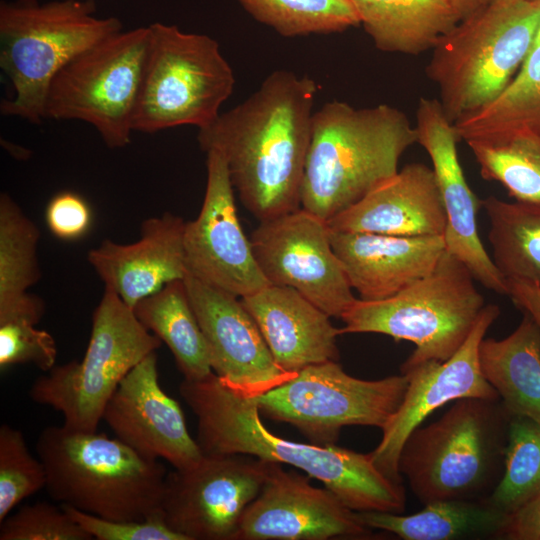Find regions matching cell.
<instances>
[{"label":"cell","mask_w":540,"mask_h":540,"mask_svg":"<svg viewBox=\"0 0 540 540\" xmlns=\"http://www.w3.org/2000/svg\"><path fill=\"white\" fill-rule=\"evenodd\" d=\"M317 91L312 78L275 70L246 100L198 129L200 148L222 153L234 190L259 221L301 207Z\"/></svg>","instance_id":"1"},{"label":"cell","mask_w":540,"mask_h":540,"mask_svg":"<svg viewBox=\"0 0 540 540\" xmlns=\"http://www.w3.org/2000/svg\"><path fill=\"white\" fill-rule=\"evenodd\" d=\"M179 391L196 416L203 454H243L288 464L321 481L356 512H404L402 483L384 475L370 453L275 435L263 424L255 399L231 389L214 372L200 380L183 379Z\"/></svg>","instance_id":"2"},{"label":"cell","mask_w":540,"mask_h":540,"mask_svg":"<svg viewBox=\"0 0 540 540\" xmlns=\"http://www.w3.org/2000/svg\"><path fill=\"white\" fill-rule=\"evenodd\" d=\"M414 143L415 126L396 107L326 102L313 114L301 208L330 221L393 177Z\"/></svg>","instance_id":"3"},{"label":"cell","mask_w":540,"mask_h":540,"mask_svg":"<svg viewBox=\"0 0 540 540\" xmlns=\"http://www.w3.org/2000/svg\"><path fill=\"white\" fill-rule=\"evenodd\" d=\"M48 494L61 504L111 520L159 515L166 468L97 431L48 426L36 441Z\"/></svg>","instance_id":"4"},{"label":"cell","mask_w":540,"mask_h":540,"mask_svg":"<svg viewBox=\"0 0 540 540\" xmlns=\"http://www.w3.org/2000/svg\"><path fill=\"white\" fill-rule=\"evenodd\" d=\"M510 418L500 399H458L438 420L410 434L399 473L423 504L486 499L504 471Z\"/></svg>","instance_id":"5"},{"label":"cell","mask_w":540,"mask_h":540,"mask_svg":"<svg viewBox=\"0 0 540 540\" xmlns=\"http://www.w3.org/2000/svg\"><path fill=\"white\" fill-rule=\"evenodd\" d=\"M94 0L1 1L0 67L13 95L0 112L33 124L45 119L54 77L80 54L122 31L116 17L95 16Z\"/></svg>","instance_id":"6"},{"label":"cell","mask_w":540,"mask_h":540,"mask_svg":"<svg viewBox=\"0 0 540 540\" xmlns=\"http://www.w3.org/2000/svg\"><path fill=\"white\" fill-rule=\"evenodd\" d=\"M539 26L540 2L492 0L439 38L426 74L438 87L452 123L492 101L509 84Z\"/></svg>","instance_id":"7"},{"label":"cell","mask_w":540,"mask_h":540,"mask_svg":"<svg viewBox=\"0 0 540 540\" xmlns=\"http://www.w3.org/2000/svg\"><path fill=\"white\" fill-rule=\"evenodd\" d=\"M469 269L445 250L433 271L399 293L381 300L357 299L341 316L346 333H380L416 347L401 365L446 361L465 342L484 298Z\"/></svg>","instance_id":"8"},{"label":"cell","mask_w":540,"mask_h":540,"mask_svg":"<svg viewBox=\"0 0 540 540\" xmlns=\"http://www.w3.org/2000/svg\"><path fill=\"white\" fill-rule=\"evenodd\" d=\"M149 30L133 130L156 133L184 125L207 126L218 117L235 84L219 43L160 22Z\"/></svg>","instance_id":"9"},{"label":"cell","mask_w":540,"mask_h":540,"mask_svg":"<svg viewBox=\"0 0 540 540\" xmlns=\"http://www.w3.org/2000/svg\"><path fill=\"white\" fill-rule=\"evenodd\" d=\"M161 344L138 320L134 310L105 287L92 314L83 359L55 365L33 382L29 396L34 402L60 412L65 427L97 431L106 404L121 381Z\"/></svg>","instance_id":"10"},{"label":"cell","mask_w":540,"mask_h":540,"mask_svg":"<svg viewBox=\"0 0 540 540\" xmlns=\"http://www.w3.org/2000/svg\"><path fill=\"white\" fill-rule=\"evenodd\" d=\"M150 30L120 31L92 46L52 80L45 119L92 125L111 149L130 143Z\"/></svg>","instance_id":"11"},{"label":"cell","mask_w":540,"mask_h":540,"mask_svg":"<svg viewBox=\"0 0 540 540\" xmlns=\"http://www.w3.org/2000/svg\"><path fill=\"white\" fill-rule=\"evenodd\" d=\"M401 375L363 380L337 361L309 365L282 385L254 397L260 413L291 424L313 444L334 445L341 428L361 425L381 430L407 389Z\"/></svg>","instance_id":"12"},{"label":"cell","mask_w":540,"mask_h":540,"mask_svg":"<svg viewBox=\"0 0 540 540\" xmlns=\"http://www.w3.org/2000/svg\"><path fill=\"white\" fill-rule=\"evenodd\" d=\"M271 462L243 454L206 455L167 473L160 515L185 540H234Z\"/></svg>","instance_id":"13"},{"label":"cell","mask_w":540,"mask_h":540,"mask_svg":"<svg viewBox=\"0 0 540 540\" xmlns=\"http://www.w3.org/2000/svg\"><path fill=\"white\" fill-rule=\"evenodd\" d=\"M250 242L269 284L297 290L330 317L341 318L357 300L328 223L305 209L260 221Z\"/></svg>","instance_id":"14"},{"label":"cell","mask_w":540,"mask_h":540,"mask_svg":"<svg viewBox=\"0 0 540 540\" xmlns=\"http://www.w3.org/2000/svg\"><path fill=\"white\" fill-rule=\"evenodd\" d=\"M500 313L497 305L483 308L462 346L446 361L430 360L401 368L407 378L404 397L382 429L378 446L370 452L375 466L391 480L402 483L398 462L410 434L435 410L461 398L500 399L485 379L479 361V346Z\"/></svg>","instance_id":"15"},{"label":"cell","mask_w":540,"mask_h":540,"mask_svg":"<svg viewBox=\"0 0 540 540\" xmlns=\"http://www.w3.org/2000/svg\"><path fill=\"white\" fill-rule=\"evenodd\" d=\"M207 182L201 210L184 230L188 274L239 298L269 285L240 225L226 160L206 152Z\"/></svg>","instance_id":"16"},{"label":"cell","mask_w":540,"mask_h":540,"mask_svg":"<svg viewBox=\"0 0 540 540\" xmlns=\"http://www.w3.org/2000/svg\"><path fill=\"white\" fill-rule=\"evenodd\" d=\"M184 282L207 343L212 371L226 385L254 398L296 375L276 363L258 325L238 296L191 274Z\"/></svg>","instance_id":"17"},{"label":"cell","mask_w":540,"mask_h":540,"mask_svg":"<svg viewBox=\"0 0 540 540\" xmlns=\"http://www.w3.org/2000/svg\"><path fill=\"white\" fill-rule=\"evenodd\" d=\"M371 529L328 488L271 462L258 496L245 509L234 540L364 539Z\"/></svg>","instance_id":"18"},{"label":"cell","mask_w":540,"mask_h":540,"mask_svg":"<svg viewBox=\"0 0 540 540\" xmlns=\"http://www.w3.org/2000/svg\"><path fill=\"white\" fill-rule=\"evenodd\" d=\"M415 129L417 143L432 161L446 213L445 250L459 259L484 287L508 295L507 280L479 237L476 214L482 200L467 184L457 154L459 137L438 99L419 100Z\"/></svg>","instance_id":"19"},{"label":"cell","mask_w":540,"mask_h":540,"mask_svg":"<svg viewBox=\"0 0 540 540\" xmlns=\"http://www.w3.org/2000/svg\"><path fill=\"white\" fill-rule=\"evenodd\" d=\"M102 420L133 450L164 459L175 469L190 467L203 456L178 402L160 386L156 351L124 377L107 402Z\"/></svg>","instance_id":"20"},{"label":"cell","mask_w":540,"mask_h":540,"mask_svg":"<svg viewBox=\"0 0 540 540\" xmlns=\"http://www.w3.org/2000/svg\"><path fill=\"white\" fill-rule=\"evenodd\" d=\"M186 222L172 213L141 224L140 238L130 244L103 240L87 259L105 287L132 309L142 299L188 274L184 251Z\"/></svg>","instance_id":"21"},{"label":"cell","mask_w":540,"mask_h":540,"mask_svg":"<svg viewBox=\"0 0 540 540\" xmlns=\"http://www.w3.org/2000/svg\"><path fill=\"white\" fill-rule=\"evenodd\" d=\"M332 248L352 289L366 301L391 297L436 267L445 242L440 236H393L330 229Z\"/></svg>","instance_id":"22"},{"label":"cell","mask_w":540,"mask_h":540,"mask_svg":"<svg viewBox=\"0 0 540 540\" xmlns=\"http://www.w3.org/2000/svg\"><path fill=\"white\" fill-rule=\"evenodd\" d=\"M446 222L434 171L416 162L327 223L337 231L416 237L444 235Z\"/></svg>","instance_id":"23"},{"label":"cell","mask_w":540,"mask_h":540,"mask_svg":"<svg viewBox=\"0 0 540 540\" xmlns=\"http://www.w3.org/2000/svg\"><path fill=\"white\" fill-rule=\"evenodd\" d=\"M258 325L276 363L297 372L309 365L338 361L337 336L330 316L297 290L269 284L240 298Z\"/></svg>","instance_id":"24"},{"label":"cell","mask_w":540,"mask_h":540,"mask_svg":"<svg viewBox=\"0 0 540 540\" xmlns=\"http://www.w3.org/2000/svg\"><path fill=\"white\" fill-rule=\"evenodd\" d=\"M360 521L404 540L501 539L509 515L486 499H448L410 515L362 511Z\"/></svg>","instance_id":"25"},{"label":"cell","mask_w":540,"mask_h":540,"mask_svg":"<svg viewBox=\"0 0 540 540\" xmlns=\"http://www.w3.org/2000/svg\"><path fill=\"white\" fill-rule=\"evenodd\" d=\"M40 231L7 194L0 195V323L23 320L35 325L45 312L44 301L28 289L41 277Z\"/></svg>","instance_id":"26"},{"label":"cell","mask_w":540,"mask_h":540,"mask_svg":"<svg viewBox=\"0 0 540 540\" xmlns=\"http://www.w3.org/2000/svg\"><path fill=\"white\" fill-rule=\"evenodd\" d=\"M482 373L513 416L540 422V330L526 314L507 337L483 338Z\"/></svg>","instance_id":"27"},{"label":"cell","mask_w":540,"mask_h":540,"mask_svg":"<svg viewBox=\"0 0 540 540\" xmlns=\"http://www.w3.org/2000/svg\"><path fill=\"white\" fill-rule=\"evenodd\" d=\"M380 51L418 55L432 50L459 21L450 0H350Z\"/></svg>","instance_id":"28"},{"label":"cell","mask_w":540,"mask_h":540,"mask_svg":"<svg viewBox=\"0 0 540 540\" xmlns=\"http://www.w3.org/2000/svg\"><path fill=\"white\" fill-rule=\"evenodd\" d=\"M133 310L142 325L167 345L184 379L200 380L213 372L184 279L168 283Z\"/></svg>","instance_id":"29"},{"label":"cell","mask_w":540,"mask_h":540,"mask_svg":"<svg viewBox=\"0 0 540 540\" xmlns=\"http://www.w3.org/2000/svg\"><path fill=\"white\" fill-rule=\"evenodd\" d=\"M453 124L465 142L519 130L540 132V43H534L516 75L492 101Z\"/></svg>","instance_id":"30"},{"label":"cell","mask_w":540,"mask_h":540,"mask_svg":"<svg viewBox=\"0 0 540 540\" xmlns=\"http://www.w3.org/2000/svg\"><path fill=\"white\" fill-rule=\"evenodd\" d=\"M490 220L492 260L507 279L540 284V203L482 200Z\"/></svg>","instance_id":"31"},{"label":"cell","mask_w":540,"mask_h":540,"mask_svg":"<svg viewBox=\"0 0 540 540\" xmlns=\"http://www.w3.org/2000/svg\"><path fill=\"white\" fill-rule=\"evenodd\" d=\"M481 176L520 202L540 203V132L519 130L466 141Z\"/></svg>","instance_id":"32"},{"label":"cell","mask_w":540,"mask_h":540,"mask_svg":"<svg viewBox=\"0 0 540 540\" xmlns=\"http://www.w3.org/2000/svg\"><path fill=\"white\" fill-rule=\"evenodd\" d=\"M256 21L283 37L328 35L360 24L350 0H237Z\"/></svg>","instance_id":"33"},{"label":"cell","mask_w":540,"mask_h":540,"mask_svg":"<svg viewBox=\"0 0 540 540\" xmlns=\"http://www.w3.org/2000/svg\"><path fill=\"white\" fill-rule=\"evenodd\" d=\"M540 490V422L511 415L502 477L487 498L511 514Z\"/></svg>","instance_id":"34"},{"label":"cell","mask_w":540,"mask_h":540,"mask_svg":"<svg viewBox=\"0 0 540 540\" xmlns=\"http://www.w3.org/2000/svg\"><path fill=\"white\" fill-rule=\"evenodd\" d=\"M46 471L29 451L23 433L0 427V522L24 499L46 487Z\"/></svg>","instance_id":"35"},{"label":"cell","mask_w":540,"mask_h":540,"mask_svg":"<svg viewBox=\"0 0 540 540\" xmlns=\"http://www.w3.org/2000/svg\"><path fill=\"white\" fill-rule=\"evenodd\" d=\"M0 525V540H91L62 508L48 502L22 506Z\"/></svg>","instance_id":"36"},{"label":"cell","mask_w":540,"mask_h":540,"mask_svg":"<svg viewBox=\"0 0 540 540\" xmlns=\"http://www.w3.org/2000/svg\"><path fill=\"white\" fill-rule=\"evenodd\" d=\"M57 346L46 330L23 320L0 323V369L31 363L48 372L56 365Z\"/></svg>","instance_id":"37"},{"label":"cell","mask_w":540,"mask_h":540,"mask_svg":"<svg viewBox=\"0 0 540 540\" xmlns=\"http://www.w3.org/2000/svg\"><path fill=\"white\" fill-rule=\"evenodd\" d=\"M92 539L97 540H185L155 515L144 520H111L60 504Z\"/></svg>","instance_id":"38"},{"label":"cell","mask_w":540,"mask_h":540,"mask_svg":"<svg viewBox=\"0 0 540 540\" xmlns=\"http://www.w3.org/2000/svg\"><path fill=\"white\" fill-rule=\"evenodd\" d=\"M45 221L55 237L73 241L82 238L89 231L92 211L80 195L63 191L56 194L47 204Z\"/></svg>","instance_id":"39"},{"label":"cell","mask_w":540,"mask_h":540,"mask_svg":"<svg viewBox=\"0 0 540 540\" xmlns=\"http://www.w3.org/2000/svg\"><path fill=\"white\" fill-rule=\"evenodd\" d=\"M502 540H540V490L509 514Z\"/></svg>","instance_id":"40"},{"label":"cell","mask_w":540,"mask_h":540,"mask_svg":"<svg viewBox=\"0 0 540 540\" xmlns=\"http://www.w3.org/2000/svg\"><path fill=\"white\" fill-rule=\"evenodd\" d=\"M508 296L540 330V284L524 279H507Z\"/></svg>","instance_id":"41"},{"label":"cell","mask_w":540,"mask_h":540,"mask_svg":"<svg viewBox=\"0 0 540 540\" xmlns=\"http://www.w3.org/2000/svg\"><path fill=\"white\" fill-rule=\"evenodd\" d=\"M491 0H450L459 19H463L488 4Z\"/></svg>","instance_id":"42"},{"label":"cell","mask_w":540,"mask_h":540,"mask_svg":"<svg viewBox=\"0 0 540 540\" xmlns=\"http://www.w3.org/2000/svg\"><path fill=\"white\" fill-rule=\"evenodd\" d=\"M534 43H540V26H539V29H538V32H537V36H536V39H535V42Z\"/></svg>","instance_id":"43"},{"label":"cell","mask_w":540,"mask_h":540,"mask_svg":"<svg viewBox=\"0 0 540 540\" xmlns=\"http://www.w3.org/2000/svg\"><path fill=\"white\" fill-rule=\"evenodd\" d=\"M496 1H521V0H496ZM526 1H538V2H540V0H526Z\"/></svg>","instance_id":"44"}]
</instances>
